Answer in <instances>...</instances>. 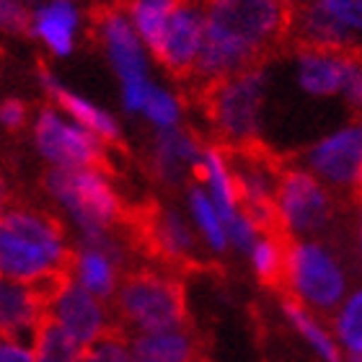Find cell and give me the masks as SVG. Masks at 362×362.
<instances>
[{"mask_svg":"<svg viewBox=\"0 0 362 362\" xmlns=\"http://www.w3.org/2000/svg\"><path fill=\"white\" fill-rule=\"evenodd\" d=\"M293 0H207L202 54L192 73L194 93L238 73L264 68L287 49Z\"/></svg>","mask_w":362,"mask_h":362,"instance_id":"1","label":"cell"},{"mask_svg":"<svg viewBox=\"0 0 362 362\" xmlns=\"http://www.w3.org/2000/svg\"><path fill=\"white\" fill-rule=\"evenodd\" d=\"M73 249L49 212L13 204L0 215V274L47 290L68 274Z\"/></svg>","mask_w":362,"mask_h":362,"instance_id":"2","label":"cell"},{"mask_svg":"<svg viewBox=\"0 0 362 362\" xmlns=\"http://www.w3.org/2000/svg\"><path fill=\"white\" fill-rule=\"evenodd\" d=\"M45 192L76 228L78 241L114 233L124 220L122 197L104 168H49Z\"/></svg>","mask_w":362,"mask_h":362,"instance_id":"3","label":"cell"},{"mask_svg":"<svg viewBox=\"0 0 362 362\" xmlns=\"http://www.w3.org/2000/svg\"><path fill=\"white\" fill-rule=\"evenodd\" d=\"M114 318L124 332L153 334L187 326V293L181 279L163 269H135L124 274L112 300Z\"/></svg>","mask_w":362,"mask_h":362,"instance_id":"4","label":"cell"},{"mask_svg":"<svg viewBox=\"0 0 362 362\" xmlns=\"http://www.w3.org/2000/svg\"><path fill=\"white\" fill-rule=\"evenodd\" d=\"M264 68H259L218 81L197 93L204 117L215 132V143L223 148H241V145L262 140L259 112L264 101Z\"/></svg>","mask_w":362,"mask_h":362,"instance_id":"5","label":"cell"},{"mask_svg":"<svg viewBox=\"0 0 362 362\" xmlns=\"http://www.w3.org/2000/svg\"><path fill=\"white\" fill-rule=\"evenodd\" d=\"M31 143L49 168H101L106 163L104 140L54 104L42 106L31 119Z\"/></svg>","mask_w":362,"mask_h":362,"instance_id":"6","label":"cell"},{"mask_svg":"<svg viewBox=\"0 0 362 362\" xmlns=\"http://www.w3.org/2000/svg\"><path fill=\"white\" fill-rule=\"evenodd\" d=\"M135 241L168 269H192L202 264L199 257V238L187 218L174 207L160 202L145 204L132 218Z\"/></svg>","mask_w":362,"mask_h":362,"instance_id":"7","label":"cell"},{"mask_svg":"<svg viewBox=\"0 0 362 362\" xmlns=\"http://www.w3.org/2000/svg\"><path fill=\"white\" fill-rule=\"evenodd\" d=\"M347 277L337 259L318 243H295L287 251L285 293L293 295L303 305L332 313L344 298Z\"/></svg>","mask_w":362,"mask_h":362,"instance_id":"8","label":"cell"},{"mask_svg":"<svg viewBox=\"0 0 362 362\" xmlns=\"http://www.w3.org/2000/svg\"><path fill=\"white\" fill-rule=\"evenodd\" d=\"M45 303L47 321L62 329L70 339H76L86 349L109 337L112 332H117L112 305L83 290L68 274L57 279L52 287H47Z\"/></svg>","mask_w":362,"mask_h":362,"instance_id":"9","label":"cell"},{"mask_svg":"<svg viewBox=\"0 0 362 362\" xmlns=\"http://www.w3.org/2000/svg\"><path fill=\"white\" fill-rule=\"evenodd\" d=\"M124 264H127V243L114 230L96 241H78L70 257L68 277L90 295L112 303L124 279Z\"/></svg>","mask_w":362,"mask_h":362,"instance_id":"10","label":"cell"},{"mask_svg":"<svg viewBox=\"0 0 362 362\" xmlns=\"http://www.w3.org/2000/svg\"><path fill=\"white\" fill-rule=\"evenodd\" d=\"M277 207L290 233H313L332 220L334 199L308 171L287 163L277 181Z\"/></svg>","mask_w":362,"mask_h":362,"instance_id":"11","label":"cell"},{"mask_svg":"<svg viewBox=\"0 0 362 362\" xmlns=\"http://www.w3.org/2000/svg\"><path fill=\"white\" fill-rule=\"evenodd\" d=\"M207 31V0H179L163 45L153 54L174 78H192Z\"/></svg>","mask_w":362,"mask_h":362,"instance_id":"12","label":"cell"},{"mask_svg":"<svg viewBox=\"0 0 362 362\" xmlns=\"http://www.w3.org/2000/svg\"><path fill=\"white\" fill-rule=\"evenodd\" d=\"M96 37L106 52L114 76L119 78V88L148 83V47L137 37L135 26L129 23L122 8H109L98 16Z\"/></svg>","mask_w":362,"mask_h":362,"instance_id":"13","label":"cell"},{"mask_svg":"<svg viewBox=\"0 0 362 362\" xmlns=\"http://www.w3.org/2000/svg\"><path fill=\"white\" fill-rule=\"evenodd\" d=\"M308 163L334 187H347L362 204V124L341 129L310 148Z\"/></svg>","mask_w":362,"mask_h":362,"instance_id":"14","label":"cell"},{"mask_svg":"<svg viewBox=\"0 0 362 362\" xmlns=\"http://www.w3.org/2000/svg\"><path fill=\"white\" fill-rule=\"evenodd\" d=\"M83 16L76 0H34L29 18V37L37 39L52 57L76 52Z\"/></svg>","mask_w":362,"mask_h":362,"instance_id":"15","label":"cell"},{"mask_svg":"<svg viewBox=\"0 0 362 362\" xmlns=\"http://www.w3.org/2000/svg\"><path fill=\"white\" fill-rule=\"evenodd\" d=\"M204 148L207 145L192 129L176 127L158 132L151 148L153 176L166 187H179L187 181V176H194L197 166L204 158Z\"/></svg>","mask_w":362,"mask_h":362,"instance_id":"16","label":"cell"},{"mask_svg":"<svg viewBox=\"0 0 362 362\" xmlns=\"http://www.w3.org/2000/svg\"><path fill=\"white\" fill-rule=\"evenodd\" d=\"M47 321L45 290L0 274V334L34 339Z\"/></svg>","mask_w":362,"mask_h":362,"instance_id":"17","label":"cell"},{"mask_svg":"<svg viewBox=\"0 0 362 362\" xmlns=\"http://www.w3.org/2000/svg\"><path fill=\"white\" fill-rule=\"evenodd\" d=\"M39 86H42V90H45L47 96L52 98L54 106H60L70 119H76L78 124H83L86 129H90L106 145H117L122 140V127L119 122L114 119V114L106 112L104 106L93 104L83 93L68 88L60 78L54 76L52 70L39 68Z\"/></svg>","mask_w":362,"mask_h":362,"instance_id":"18","label":"cell"},{"mask_svg":"<svg viewBox=\"0 0 362 362\" xmlns=\"http://www.w3.org/2000/svg\"><path fill=\"white\" fill-rule=\"evenodd\" d=\"M132 360L135 362H197L199 360V341L187 326L168 329V332L132 334L129 337Z\"/></svg>","mask_w":362,"mask_h":362,"instance_id":"19","label":"cell"},{"mask_svg":"<svg viewBox=\"0 0 362 362\" xmlns=\"http://www.w3.org/2000/svg\"><path fill=\"white\" fill-rule=\"evenodd\" d=\"M176 6H179V0H127V6H124V13H127L129 23L135 26L137 37L143 39V45L153 54L158 52V47L166 39L168 21H171Z\"/></svg>","mask_w":362,"mask_h":362,"instance_id":"20","label":"cell"},{"mask_svg":"<svg viewBox=\"0 0 362 362\" xmlns=\"http://www.w3.org/2000/svg\"><path fill=\"white\" fill-rule=\"evenodd\" d=\"M300 57V83L305 90L316 93V96H332L344 86L347 76V57H337V54H298Z\"/></svg>","mask_w":362,"mask_h":362,"instance_id":"21","label":"cell"},{"mask_svg":"<svg viewBox=\"0 0 362 362\" xmlns=\"http://www.w3.org/2000/svg\"><path fill=\"white\" fill-rule=\"evenodd\" d=\"M293 246V235H264L251 251V262L257 269L259 282L269 290L285 293L287 274V251Z\"/></svg>","mask_w":362,"mask_h":362,"instance_id":"22","label":"cell"},{"mask_svg":"<svg viewBox=\"0 0 362 362\" xmlns=\"http://www.w3.org/2000/svg\"><path fill=\"white\" fill-rule=\"evenodd\" d=\"M189 210H192V220H194L197 226V233L202 235V241L207 243V249L210 251H223L228 249V230H226V223L220 218L218 207L212 202L210 192L202 187V184H192L189 187Z\"/></svg>","mask_w":362,"mask_h":362,"instance_id":"23","label":"cell"},{"mask_svg":"<svg viewBox=\"0 0 362 362\" xmlns=\"http://www.w3.org/2000/svg\"><path fill=\"white\" fill-rule=\"evenodd\" d=\"M279 298H282V310H285V316L290 318V324L310 341V347L316 349L318 355L324 357L326 362H344L339 347H337L332 337L318 326V321L310 316L308 308H305L298 298H293V295H279Z\"/></svg>","mask_w":362,"mask_h":362,"instance_id":"24","label":"cell"},{"mask_svg":"<svg viewBox=\"0 0 362 362\" xmlns=\"http://www.w3.org/2000/svg\"><path fill=\"white\" fill-rule=\"evenodd\" d=\"M34 347V362H83L86 347H81L76 339L57 329L54 324L45 321L42 329L31 339Z\"/></svg>","mask_w":362,"mask_h":362,"instance_id":"25","label":"cell"},{"mask_svg":"<svg viewBox=\"0 0 362 362\" xmlns=\"http://www.w3.org/2000/svg\"><path fill=\"white\" fill-rule=\"evenodd\" d=\"M143 117L151 122L158 132H166V129H176L181 122V101L179 96H174L171 90L160 88V86H153V93L148 98V104L143 109Z\"/></svg>","mask_w":362,"mask_h":362,"instance_id":"26","label":"cell"},{"mask_svg":"<svg viewBox=\"0 0 362 362\" xmlns=\"http://www.w3.org/2000/svg\"><path fill=\"white\" fill-rule=\"evenodd\" d=\"M334 329L349 352H362V290L341 305L339 316L334 318Z\"/></svg>","mask_w":362,"mask_h":362,"instance_id":"27","label":"cell"},{"mask_svg":"<svg viewBox=\"0 0 362 362\" xmlns=\"http://www.w3.org/2000/svg\"><path fill=\"white\" fill-rule=\"evenodd\" d=\"M83 362H135L132 360V347H129L127 334L112 332L101 341L90 344L86 349Z\"/></svg>","mask_w":362,"mask_h":362,"instance_id":"28","label":"cell"},{"mask_svg":"<svg viewBox=\"0 0 362 362\" xmlns=\"http://www.w3.org/2000/svg\"><path fill=\"white\" fill-rule=\"evenodd\" d=\"M31 0H0V31L29 34Z\"/></svg>","mask_w":362,"mask_h":362,"instance_id":"29","label":"cell"},{"mask_svg":"<svg viewBox=\"0 0 362 362\" xmlns=\"http://www.w3.org/2000/svg\"><path fill=\"white\" fill-rule=\"evenodd\" d=\"M339 23L362 39V0H318Z\"/></svg>","mask_w":362,"mask_h":362,"instance_id":"30","label":"cell"},{"mask_svg":"<svg viewBox=\"0 0 362 362\" xmlns=\"http://www.w3.org/2000/svg\"><path fill=\"white\" fill-rule=\"evenodd\" d=\"M0 362H34L31 339H18V337L0 334Z\"/></svg>","mask_w":362,"mask_h":362,"instance_id":"31","label":"cell"},{"mask_svg":"<svg viewBox=\"0 0 362 362\" xmlns=\"http://www.w3.org/2000/svg\"><path fill=\"white\" fill-rule=\"evenodd\" d=\"M341 90L347 96V104L360 114L362 112V60H349Z\"/></svg>","mask_w":362,"mask_h":362,"instance_id":"32","label":"cell"},{"mask_svg":"<svg viewBox=\"0 0 362 362\" xmlns=\"http://www.w3.org/2000/svg\"><path fill=\"white\" fill-rule=\"evenodd\" d=\"M29 122V106L21 98H6L0 101V124L6 129H21Z\"/></svg>","mask_w":362,"mask_h":362,"instance_id":"33","label":"cell"},{"mask_svg":"<svg viewBox=\"0 0 362 362\" xmlns=\"http://www.w3.org/2000/svg\"><path fill=\"white\" fill-rule=\"evenodd\" d=\"M11 204H8V184H6V179L0 176V215L8 210Z\"/></svg>","mask_w":362,"mask_h":362,"instance_id":"34","label":"cell"},{"mask_svg":"<svg viewBox=\"0 0 362 362\" xmlns=\"http://www.w3.org/2000/svg\"><path fill=\"white\" fill-rule=\"evenodd\" d=\"M344 362H362V352H347Z\"/></svg>","mask_w":362,"mask_h":362,"instance_id":"35","label":"cell"},{"mask_svg":"<svg viewBox=\"0 0 362 362\" xmlns=\"http://www.w3.org/2000/svg\"><path fill=\"white\" fill-rule=\"evenodd\" d=\"M360 243H362V223H360Z\"/></svg>","mask_w":362,"mask_h":362,"instance_id":"36","label":"cell"}]
</instances>
